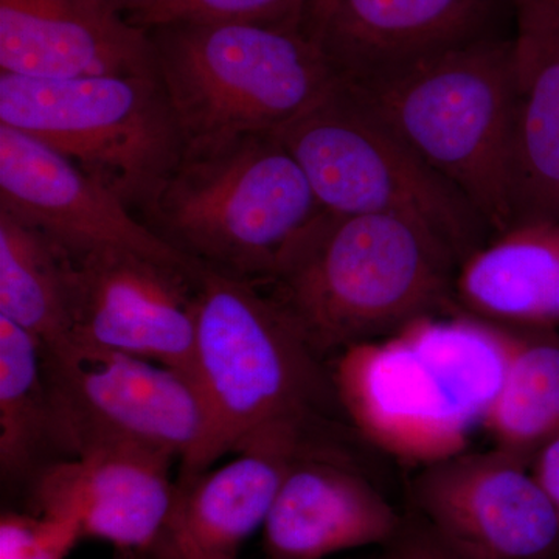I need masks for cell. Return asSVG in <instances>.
I'll use <instances>...</instances> for the list:
<instances>
[{
    "label": "cell",
    "mask_w": 559,
    "mask_h": 559,
    "mask_svg": "<svg viewBox=\"0 0 559 559\" xmlns=\"http://www.w3.org/2000/svg\"><path fill=\"white\" fill-rule=\"evenodd\" d=\"M191 374L209 429L180 477L212 468L263 433L364 443L342 411L330 360L259 283L202 266Z\"/></svg>",
    "instance_id": "1"
},
{
    "label": "cell",
    "mask_w": 559,
    "mask_h": 559,
    "mask_svg": "<svg viewBox=\"0 0 559 559\" xmlns=\"http://www.w3.org/2000/svg\"><path fill=\"white\" fill-rule=\"evenodd\" d=\"M516 329L465 312L428 316L330 360L367 447L426 466L468 451L506 378Z\"/></svg>",
    "instance_id": "2"
},
{
    "label": "cell",
    "mask_w": 559,
    "mask_h": 559,
    "mask_svg": "<svg viewBox=\"0 0 559 559\" xmlns=\"http://www.w3.org/2000/svg\"><path fill=\"white\" fill-rule=\"evenodd\" d=\"M457 255L428 230L323 209L285 246L261 288L322 358L454 310Z\"/></svg>",
    "instance_id": "3"
},
{
    "label": "cell",
    "mask_w": 559,
    "mask_h": 559,
    "mask_svg": "<svg viewBox=\"0 0 559 559\" xmlns=\"http://www.w3.org/2000/svg\"><path fill=\"white\" fill-rule=\"evenodd\" d=\"M322 210L277 132H252L187 145L139 218L193 263L261 285Z\"/></svg>",
    "instance_id": "4"
},
{
    "label": "cell",
    "mask_w": 559,
    "mask_h": 559,
    "mask_svg": "<svg viewBox=\"0 0 559 559\" xmlns=\"http://www.w3.org/2000/svg\"><path fill=\"white\" fill-rule=\"evenodd\" d=\"M487 221L514 219L510 39L488 36L360 83H344Z\"/></svg>",
    "instance_id": "5"
},
{
    "label": "cell",
    "mask_w": 559,
    "mask_h": 559,
    "mask_svg": "<svg viewBox=\"0 0 559 559\" xmlns=\"http://www.w3.org/2000/svg\"><path fill=\"white\" fill-rule=\"evenodd\" d=\"M148 32L187 145L282 131L340 81L299 27L170 24Z\"/></svg>",
    "instance_id": "6"
},
{
    "label": "cell",
    "mask_w": 559,
    "mask_h": 559,
    "mask_svg": "<svg viewBox=\"0 0 559 559\" xmlns=\"http://www.w3.org/2000/svg\"><path fill=\"white\" fill-rule=\"evenodd\" d=\"M277 135L325 210L407 221L439 238L460 264L492 235L468 198L341 81Z\"/></svg>",
    "instance_id": "7"
},
{
    "label": "cell",
    "mask_w": 559,
    "mask_h": 559,
    "mask_svg": "<svg viewBox=\"0 0 559 559\" xmlns=\"http://www.w3.org/2000/svg\"><path fill=\"white\" fill-rule=\"evenodd\" d=\"M0 124L61 154L138 216L187 145L159 76L0 73Z\"/></svg>",
    "instance_id": "8"
},
{
    "label": "cell",
    "mask_w": 559,
    "mask_h": 559,
    "mask_svg": "<svg viewBox=\"0 0 559 559\" xmlns=\"http://www.w3.org/2000/svg\"><path fill=\"white\" fill-rule=\"evenodd\" d=\"M40 349L61 460L134 450L182 466L200 451L209 417L193 374L79 341Z\"/></svg>",
    "instance_id": "9"
},
{
    "label": "cell",
    "mask_w": 559,
    "mask_h": 559,
    "mask_svg": "<svg viewBox=\"0 0 559 559\" xmlns=\"http://www.w3.org/2000/svg\"><path fill=\"white\" fill-rule=\"evenodd\" d=\"M407 510L481 559H559L557 511L528 463L499 448L421 466Z\"/></svg>",
    "instance_id": "10"
},
{
    "label": "cell",
    "mask_w": 559,
    "mask_h": 559,
    "mask_svg": "<svg viewBox=\"0 0 559 559\" xmlns=\"http://www.w3.org/2000/svg\"><path fill=\"white\" fill-rule=\"evenodd\" d=\"M76 261L73 341L191 374L202 267L103 250Z\"/></svg>",
    "instance_id": "11"
},
{
    "label": "cell",
    "mask_w": 559,
    "mask_h": 559,
    "mask_svg": "<svg viewBox=\"0 0 559 559\" xmlns=\"http://www.w3.org/2000/svg\"><path fill=\"white\" fill-rule=\"evenodd\" d=\"M0 209L49 235L73 260L131 250L197 267L76 165L24 132L0 124Z\"/></svg>",
    "instance_id": "12"
},
{
    "label": "cell",
    "mask_w": 559,
    "mask_h": 559,
    "mask_svg": "<svg viewBox=\"0 0 559 559\" xmlns=\"http://www.w3.org/2000/svg\"><path fill=\"white\" fill-rule=\"evenodd\" d=\"M495 0H307L300 32L337 80L360 83L481 38Z\"/></svg>",
    "instance_id": "13"
},
{
    "label": "cell",
    "mask_w": 559,
    "mask_h": 559,
    "mask_svg": "<svg viewBox=\"0 0 559 559\" xmlns=\"http://www.w3.org/2000/svg\"><path fill=\"white\" fill-rule=\"evenodd\" d=\"M400 511L360 466L356 450L330 448L294 460L263 530L267 559H326L382 547L403 527Z\"/></svg>",
    "instance_id": "14"
},
{
    "label": "cell",
    "mask_w": 559,
    "mask_h": 559,
    "mask_svg": "<svg viewBox=\"0 0 559 559\" xmlns=\"http://www.w3.org/2000/svg\"><path fill=\"white\" fill-rule=\"evenodd\" d=\"M175 460L134 450H103L51 463L33 479V513L76 522L84 538L105 540L127 559H146L175 499Z\"/></svg>",
    "instance_id": "15"
},
{
    "label": "cell",
    "mask_w": 559,
    "mask_h": 559,
    "mask_svg": "<svg viewBox=\"0 0 559 559\" xmlns=\"http://www.w3.org/2000/svg\"><path fill=\"white\" fill-rule=\"evenodd\" d=\"M325 447L271 432L219 468L178 477L171 510L146 559H235L263 530L294 460Z\"/></svg>",
    "instance_id": "16"
},
{
    "label": "cell",
    "mask_w": 559,
    "mask_h": 559,
    "mask_svg": "<svg viewBox=\"0 0 559 559\" xmlns=\"http://www.w3.org/2000/svg\"><path fill=\"white\" fill-rule=\"evenodd\" d=\"M0 73L159 76L150 32L91 0H0Z\"/></svg>",
    "instance_id": "17"
},
{
    "label": "cell",
    "mask_w": 559,
    "mask_h": 559,
    "mask_svg": "<svg viewBox=\"0 0 559 559\" xmlns=\"http://www.w3.org/2000/svg\"><path fill=\"white\" fill-rule=\"evenodd\" d=\"M509 3L514 20L513 223L559 219V0Z\"/></svg>",
    "instance_id": "18"
},
{
    "label": "cell",
    "mask_w": 559,
    "mask_h": 559,
    "mask_svg": "<svg viewBox=\"0 0 559 559\" xmlns=\"http://www.w3.org/2000/svg\"><path fill=\"white\" fill-rule=\"evenodd\" d=\"M454 310L507 329L559 331V219L514 221L455 272Z\"/></svg>",
    "instance_id": "19"
},
{
    "label": "cell",
    "mask_w": 559,
    "mask_h": 559,
    "mask_svg": "<svg viewBox=\"0 0 559 559\" xmlns=\"http://www.w3.org/2000/svg\"><path fill=\"white\" fill-rule=\"evenodd\" d=\"M76 261L44 234L0 209V316L40 348L73 341Z\"/></svg>",
    "instance_id": "20"
},
{
    "label": "cell",
    "mask_w": 559,
    "mask_h": 559,
    "mask_svg": "<svg viewBox=\"0 0 559 559\" xmlns=\"http://www.w3.org/2000/svg\"><path fill=\"white\" fill-rule=\"evenodd\" d=\"M43 349L36 337L0 316V477L27 489L60 462Z\"/></svg>",
    "instance_id": "21"
},
{
    "label": "cell",
    "mask_w": 559,
    "mask_h": 559,
    "mask_svg": "<svg viewBox=\"0 0 559 559\" xmlns=\"http://www.w3.org/2000/svg\"><path fill=\"white\" fill-rule=\"evenodd\" d=\"M484 429L492 447L528 463L559 432V331L520 330Z\"/></svg>",
    "instance_id": "22"
},
{
    "label": "cell",
    "mask_w": 559,
    "mask_h": 559,
    "mask_svg": "<svg viewBox=\"0 0 559 559\" xmlns=\"http://www.w3.org/2000/svg\"><path fill=\"white\" fill-rule=\"evenodd\" d=\"M307 0H159L143 16L131 21L139 27L170 24H259L299 27Z\"/></svg>",
    "instance_id": "23"
},
{
    "label": "cell",
    "mask_w": 559,
    "mask_h": 559,
    "mask_svg": "<svg viewBox=\"0 0 559 559\" xmlns=\"http://www.w3.org/2000/svg\"><path fill=\"white\" fill-rule=\"evenodd\" d=\"M84 539L76 522L51 514L3 511L0 559H66Z\"/></svg>",
    "instance_id": "24"
},
{
    "label": "cell",
    "mask_w": 559,
    "mask_h": 559,
    "mask_svg": "<svg viewBox=\"0 0 559 559\" xmlns=\"http://www.w3.org/2000/svg\"><path fill=\"white\" fill-rule=\"evenodd\" d=\"M380 559H481L441 535L414 511L406 510V520L395 538L381 549Z\"/></svg>",
    "instance_id": "25"
},
{
    "label": "cell",
    "mask_w": 559,
    "mask_h": 559,
    "mask_svg": "<svg viewBox=\"0 0 559 559\" xmlns=\"http://www.w3.org/2000/svg\"><path fill=\"white\" fill-rule=\"evenodd\" d=\"M530 471L559 516V432L551 436L530 460Z\"/></svg>",
    "instance_id": "26"
},
{
    "label": "cell",
    "mask_w": 559,
    "mask_h": 559,
    "mask_svg": "<svg viewBox=\"0 0 559 559\" xmlns=\"http://www.w3.org/2000/svg\"><path fill=\"white\" fill-rule=\"evenodd\" d=\"M91 2L117 11V13L127 16L128 20L134 21L153 9L159 0H91Z\"/></svg>",
    "instance_id": "27"
},
{
    "label": "cell",
    "mask_w": 559,
    "mask_h": 559,
    "mask_svg": "<svg viewBox=\"0 0 559 559\" xmlns=\"http://www.w3.org/2000/svg\"><path fill=\"white\" fill-rule=\"evenodd\" d=\"M235 559H238V558H235Z\"/></svg>",
    "instance_id": "28"
}]
</instances>
